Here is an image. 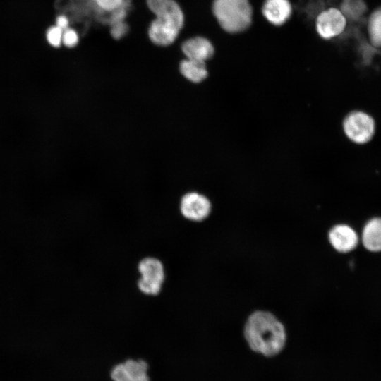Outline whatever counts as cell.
Returning <instances> with one entry per match:
<instances>
[{"label": "cell", "instance_id": "1", "mask_svg": "<svg viewBox=\"0 0 381 381\" xmlns=\"http://www.w3.org/2000/svg\"><path fill=\"white\" fill-rule=\"evenodd\" d=\"M244 337L250 348L265 356H274L284 349L286 334L283 324L271 313L253 312L244 326Z\"/></svg>", "mask_w": 381, "mask_h": 381}, {"label": "cell", "instance_id": "2", "mask_svg": "<svg viewBox=\"0 0 381 381\" xmlns=\"http://www.w3.org/2000/svg\"><path fill=\"white\" fill-rule=\"evenodd\" d=\"M147 4L156 16L148 29L150 40L157 45L171 44L183 25L184 16L180 6L175 0H147Z\"/></svg>", "mask_w": 381, "mask_h": 381}, {"label": "cell", "instance_id": "3", "mask_svg": "<svg viewBox=\"0 0 381 381\" xmlns=\"http://www.w3.org/2000/svg\"><path fill=\"white\" fill-rule=\"evenodd\" d=\"M212 11L220 26L230 33L244 31L252 23L248 0H214Z\"/></svg>", "mask_w": 381, "mask_h": 381}, {"label": "cell", "instance_id": "4", "mask_svg": "<svg viewBox=\"0 0 381 381\" xmlns=\"http://www.w3.org/2000/svg\"><path fill=\"white\" fill-rule=\"evenodd\" d=\"M137 268L140 274L136 284L138 290L148 296L159 295L166 277L162 260L156 257L146 256L138 262Z\"/></svg>", "mask_w": 381, "mask_h": 381}, {"label": "cell", "instance_id": "5", "mask_svg": "<svg viewBox=\"0 0 381 381\" xmlns=\"http://www.w3.org/2000/svg\"><path fill=\"white\" fill-rule=\"evenodd\" d=\"M342 125L346 137L357 144L368 142L374 135V120L363 111H355L349 113L344 118Z\"/></svg>", "mask_w": 381, "mask_h": 381}, {"label": "cell", "instance_id": "6", "mask_svg": "<svg viewBox=\"0 0 381 381\" xmlns=\"http://www.w3.org/2000/svg\"><path fill=\"white\" fill-rule=\"evenodd\" d=\"M179 210L182 217L190 222H200L206 219L211 213L210 199L199 192L186 193L181 198Z\"/></svg>", "mask_w": 381, "mask_h": 381}, {"label": "cell", "instance_id": "7", "mask_svg": "<svg viewBox=\"0 0 381 381\" xmlns=\"http://www.w3.org/2000/svg\"><path fill=\"white\" fill-rule=\"evenodd\" d=\"M346 18L336 8H329L319 13L316 18V30L319 35L326 40L335 37L345 29Z\"/></svg>", "mask_w": 381, "mask_h": 381}, {"label": "cell", "instance_id": "8", "mask_svg": "<svg viewBox=\"0 0 381 381\" xmlns=\"http://www.w3.org/2000/svg\"><path fill=\"white\" fill-rule=\"evenodd\" d=\"M328 238L333 248L340 253H348L353 250L358 242L356 231L346 224L333 226L329 231Z\"/></svg>", "mask_w": 381, "mask_h": 381}, {"label": "cell", "instance_id": "9", "mask_svg": "<svg viewBox=\"0 0 381 381\" xmlns=\"http://www.w3.org/2000/svg\"><path fill=\"white\" fill-rule=\"evenodd\" d=\"M181 49L186 59L205 62L212 57L214 49L212 44L203 37H195L186 40Z\"/></svg>", "mask_w": 381, "mask_h": 381}, {"label": "cell", "instance_id": "10", "mask_svg": "<svg viewBox=\"0 0 381 381\" xmlns=\"http://www.w3.org/2000/svg\"><path fill=\"white\" fill-rule=\"evenodd\" d=\"M262 12L270 23L281 25L291 16L292 8L289 0H265Z\"/></svg>", "mask_w": 381, "mask_h": 381}, {"label": "cell", "instance_id": "11", "mask_svg": "<svg viewBox=\"0 0 381 381\" xmlns=\"http://www.w3.org/2000/svg\"><path fill=\"white\" fill-rule=\"evenodd\" d=\"M362 242L368 250H381V218H373L367 222L363 230Z\"/></svg>", "mask_w": 381, "mask_h": 381}, {"label": "cell", "instance_id": "12", "mask_svg": "<svg viewBox=\"0 0 381 381\" xmlns=\"http://www.w3.org/2000/svg\"><path fill=\"white\" fill-rule=\"evenodd\" d=\"M179 71L187 80L195 84L202 82L208 75L205 62L189 59H185L180 62Z\"/></svg>", "mask_w": 381, "mask_h": 381}, {"label": "cell", "instance_id": "13", "mask_svg": "<svg viewBox=\"0 0 381 381\" xmlns=\"http://www.w3.org/2000/svg\"><path fill=\"white\" fill-rule=\"evenodd\" d=\"M131 381H149L147 365L143 360H127L123 363Z\"/></svg>", "mask_w": 381, "mask_h": 381}, {"label": "cell", "instance_id": "14", "mask_svg": "<svg viewBox=\"0 0 381 381\" xmlns=\"http://www.w3.org/2000/svg\"><path fill=\"white\" fill-rule=\"evenodd\" d=\"M368 30L373 44L381 47V7L370 15L368 23Z\"/></svg>", "mask_w": 381, "mask_h": 381}, {"label": "cell", "instance_id": "15", "mask_svg": "<svg viewBox=\"0 0 381 381\" xmlns=\"http://www.w3.org/2000/svg\"><path fill=\"white\" fill-rule=\"evenodd\" d=\"M364 6L361 0H343L341 5V11L346 18H351L356 19L362 14Z\"/></svg>", "mask_w": 381, "mask_h": 381}, {"label": "cell", "instance_id": "16", "mask_svg": "<svg viewBox=\"0 0 381 381\" xmlns=\"http://www.w3.org/2000/svg\"><path fill=\"white\" fill-rule=\"evenodd\" d=\"M63 32L64 30L56 25L50 27L47 32L48 42L54 47H59L62 42Z\"/></svg>", "mask_w": 381, "mask_h": 381}, {"label": "cell", "instance_id": "17", "mask_svg": "<svg viewBox=\"0 0 381 381\" xmlns=\"http://www.w3.org/2000/svg\"><path fill=\"white\" fill-rule=\"evenodd\" d=\"M95 4L102 11L111 12L123 3L124 0H92Z\"/></svg>", "mask_w": 381, "mask_h": 381}, {"label": "cell", "instance_id": "18", "mask_svg": "<svg viewBox=\"0 0 381 381\" xmlns=\"http://www.w3.org/2000/svg\"><path fill=\"white\" fill-rule=\"evenodd\" d=\"M79 40L78 32L73 28H68L63 32L62 42L67 47H73Z\"/></svg>", "mask_w": 381, "mask_h": 381}, {"label": "cell", "instance_id": "19", "mask_svg": "<svg viewBox=\"0 0 381 381\" xmlns=\"http://www.w3.org/2000/svg\"><path fill=\"white\" fill-rule=\"evenodd\" d=\"M114 381H131L123 363L116 365L111 373Z\"/></svg>", "mask_w": 381, "mask_h": 381}, {"label": "cell", "instance_id": "20", "mask_svg": "<svg viewBox=\"0 0 381 381\" xmlns=\"http://www.w3.org/2000/svg\"><path fill=\"white\" fill-rule=\"evenodd\" d=\"M128 31V25L123 21L111 25V35L116 40L120 39Z\"/></svg>", "mask_w": 381, "mask_h": 381}, {"label": "cell", "instance_id": "21", "mask_svg": "<svg viewBox=\"0 0 381 381\" xmlns=\"http://www.w3.org/2000/svg\"><path fill=\"white\" fill-rule=\"evenodd\" d=\"M56 25L61 28L62 30H65L68 28L69 19L65 15H59L56 19Z\"/></svg>", "mask_w": 381, "mask_h": 381}]
</instances>
